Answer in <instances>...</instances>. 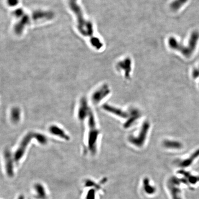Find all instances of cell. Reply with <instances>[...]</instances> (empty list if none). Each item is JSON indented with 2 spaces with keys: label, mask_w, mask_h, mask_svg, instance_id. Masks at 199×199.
<instances>
[{
  "label": "cell",
  "mask_w": 199,
  "mask_h": 199,
  "mask_svg": "<svg viewBox=\"0 0 199 199\" xmlns=\"http://www.w3.org/2000/svg\"><path fill=\"white\" fill-rule=\"evenodd\" d=\"M18 0H8V3L11 6H15L17 4Z\"/></svg>",
  "instance_id": "8992f818"
},
{
  "label": "cell",
  "mask_w": 199,
  "mask_h": 199,
  "mask_svg": "<svg viewBox=\"0 0 199 199\" xmlns=\"http://www.w3.org/2000/svg\"><path fill=\"white\" fill-rule=\"evenodd\" d=\"M188 1V0H174L170 4V8L174 11L178 10L187 2Z\"/></svg>",
  "instance_id": "3957f363"
},
{
  "label": "cell",
  "mask_w": 199,
  "mask_h": 199,
  "mask_svg": "<svg viewBox=\"0 0 199 199\" xmlns=\"http://www.w3.org/2000/svg\"><path fill=\"white\" fill-rule=\"evenodd\" d=\"M164 145L165 147L172 149H180L182 147V144L177 141H165Z\"/></svg>",
  "instance_id": "277c9868"
},
{
  "label": "cell",
  "mask_w": 199,
  "mask_h": 199,
  "mask_svg": "<svg viewBox=\"0 0 199 199\" xmlns=\"http://www.w3.org/2000/svg\"></svg>",
  "instance_id": "52a82bcc"
},
{
  "label": "cell",
  "mask_w": 199,
  "mask_h": 199,
  "mask_svg": "<svg viewBox=\"0 0 199 199\" xmlns=\"http://www.w3.org/2000/svg\"><path fill=\"white\" fill-rule=\"evenodd\" d=\"M50 130H51V132H52L53 133L59 135V136H61L62 138L63 137L66 138V135H65V134H64L63 132H62V130L59 129V128H56L55 127H52V128L51 127Z\"/></svg>",
  "instance_id": "5b68a950"
},
{
  "label": "cell",
  "mask_w": 199,
  "mask_h": 199,
  "mask_svg": "<svg viewBox=\"0 0 199 199\" xmlns=\"http://www.w3.org/2000/svg\"><path fill=\"white\" fill-rule=\"evenodd\" d=\"M199 156V149L196 151V152H195L191 156H190L189 159L182 161V162H180V165H181V167H189V165L192 163V162Z\"/></svg>",
  "instance_id": "7a4b0ae2"
},
{
  "label": "cell",
  "mask_w": 199,
  "mask_h": 199,
  "mask_svg": "<svg viewBox=\"0 0 199 199\" xmlns=\"http://www.w3.org/2000/svg\"><path fill=\"white\" fill-rule=\"evenodd\" d=\"M168 43L169 47L171 49L179 51L184 56L187 58L190 57L194 51V49L189 44L187 47L183 45V44H181L177 41L175 38L172 36L169 38Z\"/></svg>",
  "instance_id": "6da1fadb"
}]
</instances>
